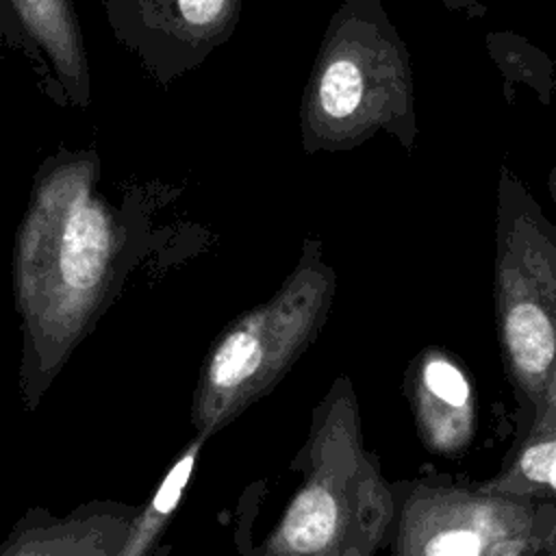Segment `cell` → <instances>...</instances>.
Wrapping results in <instances>:
<instances>
[{"label": "cell", "mask_w": 556, "mask_h": 556, "mask_svg": "<svg viewBox=\"0 0 556 556\" xmlns=\"http://www.w3.org/2000/svg\"><path fill=\"white\" fill-rule=\"evenodd\" d=\"M424 380L428 384V389L439 395L441 400H445L452 406H463L467 400V382L460 376V371L443 361H432L430 365H426L424 371Z\"/></svg>", "instance_id": "ba28073f"}, {"label": "cell", "mask_w": 556, "mask_h": 556, "mask_svg": "<svg viewBox=\"0 0 556 556\" xmlns=\"http://www.w3.org/2000/svg\"><path fill=\"white\" fill-rule=\"evenodd\" d=\"M204 443L206 439L200 434H193L187 441V445L180 450L167 473L161 478L150 500L143 506H139L137 515L132 517L119 556H146L154 552V545L161 541V534L169 526V519L187 491L189 478L193 473V467L200 458Z\"/></svg>", "instance_id": "8992f818"}, {"label": "cell", "mask_w": 556, "mask_h": 556, "mask_svg": "<svg viewBox=\"0 0 556 556\" xmlns=\"http://www.w3.org/2000/svg\"><path fill=\"white\" fill-rule=\"evenodd\" d=\"M521 471L534 482H549L556 486V441L530 447L521 458Z\"/></svg>", "instance_id": "9c48e42d"}, {"label": "cell", "mask_w": 556, "mask_h": 556, "mask_svg": "<svg viewBox=\"0 0 556 556\" xmlns=\"http://www.w3.org/2000/svg\"><path fill=\"white\" fill-rule=\"evenodd\" d=\"M102 7L117 43L169 87L235 35L243 0H102Z\"/></svg>", "instance_id": "3957f363"}, {"label": "cell", "mask_w": 556, "mask_h": 556, "mask_svg": "<svg viewBox=\"0 0 556 556\" xmlns=\"http://www.w3.org/2000/svg\"><path fill=\"white\" fill-rule=\"evenodd\" d=\"M137 510V504L98 500L54 517L33 506L0 543V556H119Z\"/></svg>", "instance_id": "5b68a950"}, {"label": "cell", "mask_w": 556, "mask_h": 556, "mask_svg": "<svg viewBox=\"0 0 556 556\" xmlns=\"http://www.w3.org/2000/svg\"><path fill=\"white\" fill-rule=\"evenodd\" d=\"M2 43H7V35H4V20L0 13V48H2Z\"/></svg>", "instance_id": "8fae6325"}, {"label": "cell", "mask_w": 556, "mask_h": 556, "mask_svg": "<svg viewBox=\"0 0 556 556\" xmlns=\"http://www.w3.org/2000/svg\"><path fill=\"white\" fill-rule=\"evenodd\" d=\"M506 339L515 363L526 371H543L554 356V330L534 304H519L506 321Z\"/></svg>", "instance_id": "52a82bcc"}, {"label": "cell", "mask_w": 556, "mask_h": 556, "mask_svg": "<svg viewBox=\"0 0 556 556\" xmlns=\"http://www.w3.org/2000/svg\"><path fill=\"white\" fill-rule=\"evenodd\" d=\"M93 148H56L30 185L11 250L20 315V397L37 410L76 348L119 298L152 248L150 211L137 191L115 204L100 189Z\"/></svg>", "instance_id": "6da1fadb"}, {"label": "cell", "mask_w": 556, "mask_h": 556, "mask_svg": "<svg viewBox=\"0 0 556 556\" xmlns=\"http://www.w3.org/2000/svg\"><path fill=\"white\" fill-rule=\"evenodd\" d=\"M328 278L311 248L269 295L211 343L191 395V426L206 441L269 395L313 339Z\"/></svg>", "instance_id": "7a4b0ae2"}, {"label": "cell", "mask_w": 556, "mask_h": 556, "mask_svg": "<svg viewBox=\"0 0 556 556\" xmlns=\"http://www.w3.org/2000/svg\"><path fill=\"white\" fill-rule=\"evenodd\" d=\"M7 43L22 50L59 106L91 104V72L74 0H0Z\"/></svg>", "instance_id": "277c9868"}, {"label": "cell", "mask_w": 556, "mask_h": 556, "mask_svg": "<svg viewBox=\"0 0 556 556\" xmlns=\"http://www.w3.org/2000/svg\"><path fill=\"white\" fill-rule=\"evenodd\" d=\"M480 552V539L467 530L443 532L426 545V554L443 556H476Z\"/></svg>", "instance_id": "30bf717a"}]
</instances>
